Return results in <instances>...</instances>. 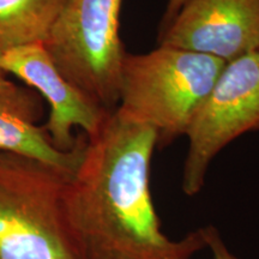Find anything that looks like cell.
<instances>
[{"label": "cell", "instance_id": "cell-1", "mask_svg": "<svg viewBox=\"0 0 259 259\" xmlns=\"http://www.w3.org/2000/svg\"><path fill=\"white\" fill-rule=\"evenodd\" d=\"M157 132L108 112L87 136L64 202L87 259H191L205 248L200 229L181 240L162 233L150 192Z\"/></svg>", "mask_w": 259, "mask_h": 259}, {"label": "cell", "instance_id": "cell-2", "mask_svg": "<svg viewBox=\"0 0 259 259\" xmlns=\"http://www.w3.org/2000/svg\"><path fill=\"white\" fill-rule=\"evenodd\" d=\"M69 179L34 158L0 153V259H87L64 202Z\"/></svg>", "mask_w": 259, "mask_h": 259}, {"label": "cell", "instance_id": "cell-3", "mask_svg": "<svg viewBox=\"0 0 259 259\" xmlns=\"http://www.w3.org/2000/svg\"><path fill=\"white\" fill-rule=\"evenodd\" d=\"M227 63L205 54L160 46L125 54L116 111L157 132L160 147L186 135Z\"/></svg>", "mask_w": 259, "mask_h": 259}, {"label": "cell", "instance_id": "cell-4", "mask_svg": "<svg viewBox=\"0 0 259 259\" xmlns=\"http://www.w3.org/2000/svg\"><path fill=\"white\" fill-rule=\"evenodd\" d=\"M122 0H66L44 46L60 73L99 103H119L125 51L120 38Z\"/></svg>", "mask_w": 259, "mask_h": 259}, {"label": "cell", "instance_id": "cell-5", "mask_svg": "<svg viewBox=\"0 0 259 259\" xmlns=\"http://www.w3.org/2000/svg\"><path fill=\"white\" fill-rule=\"evenodd\" d=\"M250 131H259V52L227 63L194 114L186 132L184 193L196 196L216 155Z\"/></svg>", "mask_w": 259, "mask_h": 259}, {"label": "cell", "instance_id": "cell-6", "mask_svg": "<svg viewBox=\"0 0 259 259\" xmlns=\"http://www.w3.org/2000/svg\"><path fill=\"white\" fill-rule=\"evenodd\" d=\"M160 46L225 63L259 52V0H187L162 30Z\"/></svg>", "mask_w": 259, "mask_h": 259}, {"label": "cell", "instance_id": "cell-7", "mask_svg": "<svg viewBox=\"0 0 259 259\" xmlns=\"http://www.w3.org/2000/svg\"><path fill=\"white\" fill-rule=\"evenodd\" d=\"M0 71L18 77L48 102L50 115L44 128L54 147L61 151L72 150L76 145L74 128L79 127L85 136L95 134L108 113L65 78L44 44L4 51Z\"/></svg>", "mask_w": 259, "mask_h": 259}, {"label": "cell", "instance_id": "cell-8", "mask_svg": "<svg viewBox=\"0 0 259 259\" xmlns=\"http://www.w3.org/2000/svg\"><path fill=\"white\" fill-rule=\"evenodd\" d=\"M41 115L36 94L12 82L0 89V153L34 158L71 178L82 160L87 136L79 134L72 150L61 151L44 126L37 125Z\"/></svg>", "mask_w": 259, "mask_h": 259}, {"label": "cell", "instance_id": "cell-9", "mask_svg": "<svg viewBox=\"0 0 259 259\" xmlns=\"http://www.w3.org/2000/svg\"><path fill=\"white\" fill-rule=\"evenodd\" d=\"M66 0H0V48L44 44Z\"/></svg>", "mask_w": 259, "mask_h": 259}, {"label": "cell", "instance_id": "cell-10", "mask_svg": "<svg viewBox=\"0 0 259 259\" xmlns=\"http://www.w3.org/2000/svg\"><path fill=\"white\" fill-rule=\"evenodd\" d=\"M199 229L202 233L204 244H205V248L211 252L213 259H240L229 250L216 227L206 226Z\"/></svg>", "mask_w": 259, "mask_h": 259}, {"label": "cell", "instance_id": "cell-11", "mask_svg": "<svg viewBox=\"0 0 259 259\" xmlns=\"http://www.w3.org/2000/svg\"><path fill=\"white\" fill-rule=\"evenodd\" d=\"M187 0H168L166 12H164L163 21H162V30L173 21L178 12H179V10L183 8Z\"/></svg>", "mask_w": 259, "mask_h": 259}, {"label": "cell", "instance_id": "cell-12", "mask_svg": "<svg viewBox=\"0 0 259 259\" xmlns=\"http://www.w3.org/2000/svg\"><path fill=\"white\" fill-rule=\"evenodd\" d=\"M10 83V80L6 78V74L0 72V89H3L4 87L8 85V84Z\"/></svg>", "mask_w": 259, "mask_h": 259}, {"label": "cell", "instance_id": "cell-13", "mask_svg": "<svg viewBox=\"0 0 259 259\" xmlns=\"http://www.w3.org/2000/svg\"><path fill=\"white\" fill-rule=\"evenodd\" d=\"M3 52H4V51H3L2 48H0V58H2V54H3ZM0 72H2V71H0Z\"/></svg>", "mask_w": 259, "mask_h": 259}]
</instances>
